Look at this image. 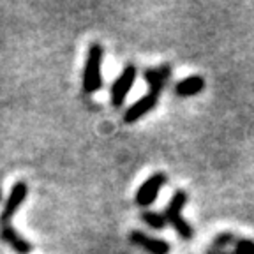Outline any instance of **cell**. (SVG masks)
Returning a JSON list of instances; mask_svg holds the SVG:
<instances>
[{"mask_svg":"<svg viewBox=\"0 0 254 254\" xmlns=\"http://www.w3.org/2000/svg\"><path fill=\"white\" fill-rule=\"evenodd\" d=\"M28 192V187L25 182L14 184V187L11 189L7 201L2 214H0V238L7 244L11 249H14L18 254H28L32 251V244L28 240H25L14 228L11 226V219L14 217V214L18 212V208L21 206V203L25 201Z\"/></svg>","mask_w":254,"mask_h":254,"instance_id":"6da1fadb","label":"cell"},{"mask_svg":"<svg viewBox=\"0 0 254 254\" xmlns=\"http://www.w3.org/2000/svg\"><path fill=\"white\" fill-rule=\"evenodd\" d=\"M187 192L186 190H177L171 198V201L168 203L166 210H164V217H166V222H170V226L175 228V231L184 238V240H190L194 237V230L190 226L189 222L182 217V210L187 203Z\"/></svg>","mask_w":254,"mask_h":254,"instance_id":"7a4b0ae2","label":"cell"},{"mask_svg":"<svg viewBox=\"0 0 254 254\" xmlns=\"http://www.w3.org/2000/svg\"><path fill=\"white\" fill-rule=\"evenodd\" d=\"M104 50L99 43H94L88 48L87 64L83 71V90L87 94H94L103 87V76H101V65H103Z\"/></svg>","mask_w":254,"mask_h":254,"instance_id":"3957f363","label":"cell"},{"mask_svg":"<svg viewBox=\"0 0 254 254\" xmlns=\"http://www.w3.org/2000/svg\"><path fill=\"white\" fill-rule=\"evenodd\" d=\"M136 79V67L132 64L126 65V69L122 71V74L117 78V81L111 87V103L115 108H120L126 101L127 94L131 90V87L134 85Z\"/></svg>","mask_w":254,"mask_h":254,"instance_id":"277c9868","label":"cell"},{"mask_svg":"<svg viewBox=\"0 0 254 254\" xmlns=\"http://www.w3.org/2000/svg\"><path fill=\"white\" fill-rule=\"evenodd\" d=\"M166 184V175L164 173H155L152 175L147 182L143 184L136 192V203L139 206H148L155 201L159 190L163 189V186Z\"/></svg>","mask_w":254,"mask_h":254,"instance_id":"5b68a950","label":"cell"},{"mask_svg":"<svg viewBox=\"0 0 254 254\" xmlns=\"http://www.w3.org/2000/svg\"><path fill=\"white\" fill-rule=\"evenodd\" d=\"M159 95H161V90H157V88H150V92H148L145 97H141L138 103H134L129 110L126 111L124 120H126L127 124H132V122H136V120L141 119V117H145L148 111H152L155 106H157Z\"/></svg>","mask_w":254,"mask_h":254,"instance_id":"8992f818","label":"cell"},{"mask_svg":"<svg viewBox=\"0 0 254 254\" xmlns=\"http://www.w3.org/2000/svg\"><path fill=\"white\" fill-rule=\"evenodd\" d=\"M129 240H131L134 246L141 247V249L148 251L150 254H168L170 253V244L166 240H161V238H152L148 235L141 233V231H131L129 235Z\"/></svg>","mask_w":254,"mask_h":254,"instance_id":"52a82bcc","label":"cell"},{"mask_svg":"<svg viewBox=\"0 0 254 254\" xmlns=\"http://www.w3.org/2000/svg\"><path fill=\"white\" fill-rule=\"evenodd\" d=\"M205 88V79L201 76H189V78L182 79L177 83L175 92L180 97H189V95H196Z\"/></svg>","mask_w":254,"mask_h":254,"instance_id":"ba28073f","label":"cell"},{"mask_svg":"<svg viewBox=\"0 0 254 254\" xmlns=\"http://www.w3.org/2000/svg\"><path fill=\"white\" fill-rule=\"evenodd\" d=\"M171 78V67L170 65H161V67L155 69H147L145 71V79L148 81L150 88H157V90H163L166 81Z\"/></svg>","mask_w":254,"mask_h":254,"instance_id":"9c48e42d","label":"cell"},{"mask_svg":"<svg viewBox=\"0 0 254 254\" xmlns=\"http://www.w3.org/2000/svg\"><path fill=\"white\" fill-rule=\"evenodd\" d=\"M141 217H143V221L147 222L150 228H154V230H164V226H166V217H164V214H159V212L147 210V212H143Z\"/></svg>","mask_w":254,"mask_h":254,"instance_id":"30bf717a","label":"cell"},{"mask_svg":"<svg viewBox=\"0 0 254 254\" xmlns=\"http://www.w3.org/2000/svg\"><path fill=\"white\" fill-rule=\"evenodd\" d=\"M237 240H238V238L235 237L233 233H221L219 237H215V240H214V249L222 251L226 246H231V244L235 246V242H237Z\"/></svg>","mask_w":254,"mask_h":254,"instance_id":"8fae6325","label":"cell"},{"mask_svg":"<svg viewBox=\"0 0 254 254\" xmlns=\"http://www.w3.org/2000/svg\"><path fill=\"white\" fill-rule=\"evenodd\" d=\"M233 254H254V242L247 238H238L235 242Z\"/></svg>","mask_w":254,"mask_h":254,"instance_id":"7c38bea8","label":"cell"},{"mask_svg":"<svg viewBox=\"0 0 254 254\" xmlns=\"http://www.w3.org/2000/svg\"><path fill=\"white\" fill-rule=\"evenodd\" d=\"M208 254H226V253H224V251H219V249H210Z\"/></svg>","mask_w":254,"mask_h":254,"instance_id":"4fadbf2b","label":"cell"},{"mask_svg":"<svg viewBox=\"0 0 254 254\" xmlns=\"http://www.w3.org/2000/svg\"><path fill=\"white\" fill-rule=\"evenodd\" d=\"M0 198H2V190H0Z\"/></svg>","mask_w":254,"mask_h":254,"instance_id":"5bb4252c","label":"cell"}]
</instances>
